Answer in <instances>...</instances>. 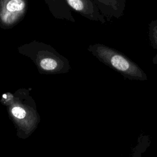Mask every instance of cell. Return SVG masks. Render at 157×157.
I'll return each mask as SVG.
<instances>
[{"label": "cell", "instance_id": "obj_6", "mask_svg": "<svg viewBox=\"0 0 157 157\" xmlns=\"http://www.w3.org/2000/svg\"><path fill=\"white\" fill-rule=\"evenodd\" d=\"M12 113L15 117L19 119H22L26 116V111L20 107H14L12 109Z\"/></svg>", "mask_w": 157, "mask_h": 157}, {"label": "cell", "instance_id": "obj_5", "mask_svg": "<svg viewBox=\"0 0 157 157\" xmlns=\"http://www.w3.org/2000/svg\"><path fill=\"white\" fill-rule=\"evenodd\" d=\"M100 3L108 6L113 10H119L121 0H98Z\"/></svg>", "mask_w": 157, "mask_h": 157}, {"label": "cell", "instance_id": "obj_4", "mask_svg": "<svg viewBox=\"0 0 157 157\" xmlns=\"http://www.w3.org/2000/svg\"><path fill=\"white\" fill-rule=\"evenodd\" d=\"M40 65L41 67L45 71H54L58 67V63L56 60L53 58H45L41 60Z\"/></svg>", "mask_w": 157, "mask_h": 157}, {"label": "cell", "instance_id": "obj_2", "mask_svg": "<svg viewBox=\"0 0 157 157\" xmlns=\"http://www.w3.org/2000/svg\"><path fill=\"white\" fill-rule=\"evenodd\" d=\"M25 8L23 0H2L1 17L2 20L8 24L12 23L21 14Z\"/></svg>", "mask_w": 157, "mask_h": 157}, {"label": "cell", "instance_id": "obj_3", "mask_svg": "<svg viewBox=\"0 0 157 157\" xmlns=\"http://www.w3.org/2000/svg\"><path fill=\"white\" fill-rule=\"evenodd\" d=\"M68 4L75 10L84 15H91L93 9L91 7L90 2L86 0H66Z\"/></svg>", "mask_w": 157, "mask_h": 157}, {"label": "cell", "instance_id": "obj_1", "mask_svg": "<svg viewBox=\"0 0 157 157\" xmlns=\"http://www.w3.org/2000/svg\"><path fill=\"white\" fill-rule=\"evenodd\" d=\"M89 50L101 62L131 80L145 81L146 74L135 63L126 56L103 45H94Z\"/></svg>", "mask_w": 157, "mask_h": 157}]
</instances>
